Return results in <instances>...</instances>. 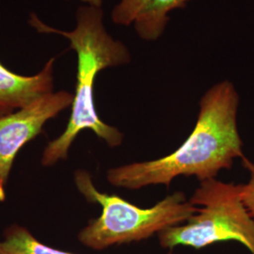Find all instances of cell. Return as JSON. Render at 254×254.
<instances>
[{
    "mask_svg": "<svg viewBox=\"0 0 254 254\" xmlns=\"http://www.w3.org/2000/svg\"><path fill=\"white\" fill-rule=\"evenodd\" d=\"M239 95L232 82H218L205 91L190 136L172 154L158 159L134 162L109 169L110 185L130 190L149 186L169 187L179 176L200 182L216 178L242 158L243 141L237 127Z\"/></svg>",
    "mask_w": 254,
    "mask_h": 254,
    "instance_id": "1",
    "label": "cell"
},
{
    "mask_svg": "<svg viewBox=\"0 0 254 254\" xmlns=\"http://www.w3.org/2000/svg\"><path fill=\"white\" fill-rule=\"evenodd\" d=\"M241 163L250 174L248 183L242 185V199L254 219V163L246 156L241 158Z\"/></svg>",
    "mask_w": 254,
    "mask_h": 254,
    "instance_id": "9",
    "label": "cell"
},
{
    "mask_svg": "<svg viewBox=\"0 0 254 254\" xmlns=\"http://www.w3.org/2000/svg\"><path fill=\"white\" fill-rule=\"evenodd\" d=\"M0 254H74L46 245L38 240L27 228L13 224L5 230L3 238L0 240Z\"/></svg>",
    "mask_w": 254,
    "mask_h": 254,
    "instance_id": "8",
    "label": "cell"
},
{
    "mask_svg": "<svg viewBox=\"0 0 254 254\" xmlns=\"http://www.w3.org/2000/svg\"><path fill=\"white\" fill-rule=\"evenodd\" d=\"M199 207L188 221L159 233V244L168 250L178 246L197 250L216 243L236 241L254 254V219L242 199V185L200 182L190 200Z\"/></svg>",
    "mask_w": 254,
    "mask_h": 254,
    "instance_id": "4",
    "label": "cell"
},
{
    "mask_svg": "<svg viewBox=\"0 0 254 254\" xmlns=\"http://www.w3.org/2000/svg\"><path fill=\"white\" fill-rule=\"evenodd\" d=\"M67 1H70V0H67ZM79 1L83 3V5H88V6H92V7L102 8L104 0H79Z\"/></svg>",
    "mask_w": 254,
    "mask_h": 254,
    "instance_id": "10",
    "label": "cell"
},
{
    "mask_svg": "<svg viewBox=\"0 0 254 254\" xmlns=\"http://www.w3.org/2000/svg\"><path fill=\"white\" fill-rule=\"evenodd\" d=\"M73 94L51 91L26 107L0 117V201L7 197V185L19 151L38 136L46 123L72 106Z\"/></svg>",
    "mask_w": 254,
    "mask_h": 254,
    "instance_id": "5",
    "label": "cell"
},
{
    "mask_svg": "<svg viewBox=\"0 0 254 254\" xmlns=\"http://www.w3.org/2000/svg\"><path fill=\"white\" fill-rule=\"evenodd\" d=\"M27 24L40 34H53L68 40L77 57L76 84L69 123L64 133L45 148L43 166L51 167L65 160L74 139L84 130H91L109 147L121 145L124 134L118 128L104 123L95 109L94 84L103 70L129 64L131 53L123 42L108 32L102 8L80 6L75 12V26L69 31L46 24L33 12L29 14Z\"/></svg>",
    "mask_w": 254,
    "mask_h": 254,
    "instance_id": "2",
    "label": "cell"
},
{
    "mask_svg": "<svg viewBox=\"0 0 254 254\" xmlns=\"http://www.w3.org/2000/svg\"><path fill=\"white\" fill-rule=\"evenodd\" d=\"M190 0H119L110 13L113 24L133 26L147 42L158 40L170 21V13L183 9Z\"/></svg>",
    "mask_w": 254,
    "mask_h": 254,
    "instance_id": "6",
    "label": "cell"
},
{
    "mask_svg": "<svg viewBox=\"0 0 254 254\" xmlns=\"http://www.w3.org/2000/svg\"><path fill=\"white\" fill-rule=\"evenodd\" d=\"M73 180L86 200L102 207L100 217L90 220L77 235L82 245L93 251L145 240L167 228L185 223L199 210L180 191L150 208H140L117 195L98 190L87 171H76Z\"/></svg>",
    "mask_w": 254,
    "mask_h": 254,
    "instance_id": "3",
    "label": "cell"
},
{
    "mask_svg": "<svg viewBox=\"0 0 254 254\" xmlns=\"http://www.w3.org/2000/svg\"><path fill=\"white\" fill-rule=\"evenodd\" d=\"M56 59H49L32 75L10 71L0 62V117L8 115L54 91Z\"/></svg>",
    "mask_w": 254,
    "mask_h": 254,
    "instance_id": "7",
    "label": "cell"
}]
</instances>
